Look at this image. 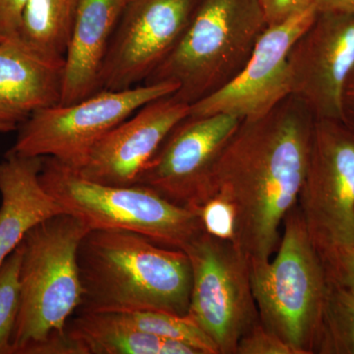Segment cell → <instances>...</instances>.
Listing matches in <instances>:
<instances>
[{"mask_svg":"<svg viewBox=\"0 0 354 354\" xmlns=\"http://www.w3.org/2000/svg\"><path fill=\"white\" fill-rule=\"evenodd\" d=\"M235 354H295L281 337L268 329L261 321L242 335Z\"/></svg>","mask_w":354,"mask_h":354,"instance_id":"24","label":"cell"},{"mask_svg":"<svg viewBox=\"0 0 354 354\" xmlns=\"http://www.w3.org/2000/svg\"><path fill=\"white\" fill-rule=\"evenodd\" d=\"M127 0H82L64 57L60 104L100 92L102 65Z\"/></svg>","mask_w":354,"mask_h":354,"instance_id":"15","label":"cell"},{"mask_svg":"<svg viewBox=\"0 0 354 354\" xmlns=\"http://www.w3.org/2000/svg\"><path fill=\"white\" fill-rule=\"evenodd\" d=\"M342 123L354 136V68L344 87L342 99Z\"/></svg>","mask_w":354,"mask_h":354,"instance_id":"28","label":"cell"},{"mask_svg":"<svg viewBox=\"0 0 354 354\" xmlns=\"http://www.w3.org/2000/svg\"><path fill=\"white\" fill-rule=\"evenodd\" d=\"M79 313L160 311L186 316L192 270L181 249L122 230H90L78 248Z\"/></svg>","mask_w":354,"mask_h":354,"instance_id":"2","label":"cell"},{"mask_svg":"<svg viewBox=\"0 0 354 354\" xmlns=\"http://www.w3.org/2000/svg\"><path fill=\"white\" fill-rule=\"evenodd\" d=\"M2 41H4V39H2L1 37H0V43H1Z\"/></svg>","mask_w":354,"mask_h":354,"instance_id":"31","label":"cell"},{"mask_svg":"<svg viewBox=\"0 0 354 354\" xmlns=\"http://www.w3.org/2000/svg\"><path fill=\"white\" fill-rule=\"evenodd\" d=\"M354 68V14L317 12L288 55L290 95L315 120L342 122L344 87Z\"/></svg>","mask_w":354,"mask_h":354,"instance_id":"12","label":"cell"},{"mask_svg":"<svg viewBox=\"0 0 354 354\" xmlns=\"http://www.w3.org/2000/svg\"><path fill=\"white\" fill-rule=\"evenodd\" d=\"M177 88L172 83L142 84L127 90L100 91L73 104L41 109L21 123L10 151L24 157L53 158L80 169L93 147L116 125Z\"/></svg>","mask_w":354,"mask_h":354,"instance_id":"7","label":"cell"},{"mask_svg":"<svg viewBox=\"0 0 354 354\" xmlns=\"http://www.w3.org/2000/svg\"><path fill=\"white\" fill-rule=\"evenodd\" d=\"M315 118L288 95L260 118L242 120L215 171L216 195L234 207V243L250 262L271 259L304 183Z\"/></svg>","mask_w":354,"mask_h":354,"instance_id":"1","label":"cell"},{"mask_svg":"<svg viewBox=\"0 0 354 354\" xmlns=\"http://www.w3.org/2000/svg\"><path fill=\"white\" fill-rule=\"evenodd\" d=\"M316 8L268 26L250 59L234 80L215 94L191 104V116L228 113L242 120L260 118L290 95L288 55L311 24Z\"/></svg>","mask_w":354,"mask_h":354,"instance_id":"13","label":"cell"},{"mask_svg":"<svg viewBox=\"0 0 354 354\" xmlns=\"http://www.w3.org/2000/svg\"><path fill=\"white\" fill-rule=\"evenodd\" d=\"M41 157L7 152L0 162V266L41 221L64 213L39 180Z\"/></svg>","mask_w":354,"mask_h":354,"instance_id":"17","label":"cell"},{"mask_svg":"<svg viewBox=\"0 0 354 354\" xmlns=\"http://www.w3.org/2000/svg\"><path fill=\"white\" fill-rule=\"evenodd\" d=\"M297 204L320 255L354 247V136L342 121L315 120Z\"/></svg>","mask_w":354,"mask_h":354,"instance_id":"9","label":"cell"},{"mask_svg":"<svg viewBox=\"0 0 354 354\" xmlns=\"http://www.w3.org/2000/svg\"><path fill=\"white\" fill-rule=\"evenodd\" d=\"M198 213L207 234L234 242L235 214L234 207L227 200L215 195Z\"/></svg>","mask_w":354,"mask_h":354,"instance_id":"23","label":"cell"},{"mask_svg":"<svg viewBox=\"0 0 354 354\" xmlns=\"http://www.w3.org/2000/svg\"><path fill=\"white\" fill-rule=\"evenodd\" d=\"M28 0H0V37L18 39Z\"/></svg>","mask_w":354,"mask_h":354,"instance_id":"27","label":"cell"},{"mask_svg":"<svg viewBox=\"0 0 354 354\" xmlns=\"http://www.w3.org/2000/svg\"><path fill=\"white\" fill-rule=\"evenodd\" d=\"M118 314L146 334L184 342L196 348L200 354H220L215 342L187 315L179 316L160 311Z\"/></svg>","mask_w":354,"mask_h":354,"instance_id":"21","label":"cell"},{"mask_svg":"<svg viewBox=\"0 0 354 354\" xmlns=\"http://www.w3.org/2000/svg\"><path fill=\"white\" fill-rule=\"evenodd\" d=\"M82 0H28L18 41L50 62L64 64L72 27Z\"/></svg>","mask_w":354,"mask_h":354,"instance_id":"19","label":"cell"},{"mask_svg":"<svg viewBox=\"0 0 354 354\" xmlns=\"http://www.w3.org/2000/svg\"><path fill=\"white\" fill-rule=\"evenodd\" d=\"M64 64L32 53L18 39L0 43V120L15 125L60 104Z\"/></svg>","mask_w":354,"mask_h":354,"instance_id":"16","label":"cell"},{"mask_svg":"<svg viewBox=\"0 0 354 354\" xmlns=\"http://www.w3.org/2000/svg\"><path fill=\"white\" fill-rule=\"evenodd\" d=\"M268 27L258 0H199L176 48L144 84H176L186 104L232 82Z\"/></svg>","mask_w":354,"mask_h":354,"instance_id":"4","label":"cell"},{"mask_svg":"<svg viewBox=\"0 0 354 354\" xmlns=\"http://www.w3.org/2000/svg\"><path fill=\"white\" fill-rule=\"evenodd\" d=\"M20 244L0 266V354H13L12 339L20 309Z\"/></svg>","mask_w":354,"mask_h":354,"instance_id":"22","label":"cell"},{"mask_svg":"<svg viewBox=\"0 0 354 354\" xmlns=\"http://www.w3.org/2000/svg\"><path fill=\"white\" fill-rule=\"evenodd\" d=\"M268 26L279 24L293 16L315 8V0H258Z\"/></svg>","mask_w":354,"mask_h":354,"instance_id":"26","label":"cell"},{"mask_svg":"<svg viewBox=\"0 0 354 354\" xmlns=\"http://www.w3.org/2000/svg\"><path fill=\"white\" fill-rule=\"evenodd\" d=\"M90 227L67 213L41 221L20 246V309L13 354H68L66 326L82 301L78 248Z\"/></svg>","mask_w":354,"mask_h":354,"instance_id":"3","label":"cell"},{"mask_svg":"<svg viewBox=\"0 0 354 354\" xmlns=\"http://www.w3.org/2000/svg\"><path fill=\"white\" fill-rule=\"evenodd\" d=\"M241 122L234 114L188 115L167 135L134 184L198 213L216 195V165Z\"/></svg>","mask_w":354,"mask_h":354,"instance_id":"10","label":"cell"},{"mask_svg":"<svg viewBox=\"0 0 354 354\" xmlns=\"http://www.w3.org/2000/svg\"><path fill=\"white\" fill-rule=\"evenodd\" d=\"M330 281L354 292V247H341L321 255Z\"/></svg>","mask_w":354,"mask_h":354,"instance_id":"25","label":"cell"},{"mask_svg":"<svg viewBox=\"0 0 354 354\" xmlns=\"http://www.w3.org/2000/svg\"><path fill=\"white\" fill-rule=\"evenodd\" d=\"M189 113L190 104L174 94L148 102L102 137L76 171L95 183L133 185L167 135Z\"/></svg>","mask_w":354,"mask_h":354,"instance_id":"14","label":"cell"},{"mask_svg":"<svg viewBox=\"0 0 354 354\" xmlns=\"http://www.w3.org/2000/svg\"><path fill=\"white\" fill-rule=\"evenodd\" d=\"M315 354H354V292L330 279Z\"/></svg>","mask_w":354,"mask_h":354,"instance_id":"20","label":"cell"},{"mask_svg":"<svg viewBox=\"0 0 354 354\" xmlns=\"http://www.w3.org/2000/svg\"><path fill=\"white\" fill-rule=\"evenodd\" d=\"M17 127L15 125L9 124V123L3 122L0 120V132H9L15 130Z\"/></svg>","mask_w":354,"mask_h":354,"instance_id":"30","label":"cell"},{"mask_svg":"<svg viewBox=\"0 0 354 354\" xmlns=\"http://www.w3.org/2000/svg\"><path fill=\"white\" fill-rule=\"evenodd\" d=\"M71 354H200L184 342L146 334L118 313H79L66 326Z\"/></svg>","mask_w":354,"mask_h":354,"instance_id":"18","label":"cell"},{"mask_svg":"<svg viewBox=\"0 0 354 354\" xmlns=\"http://www.w3.org/2000/svg\"><path fill=\"white\" fill-rule=\"evenodd\" d=\"M317 12H344L354 14V0H315Z\"/></svg>","mask_w":354,"mask_h":354,"instance_id":"29","label":"cell"},{"mask_svg":"<svg viewBox=\"0 0 354 354\" xmlns=\"http://www.w3.org/2000/svg\"><path fill=\"white\" fill-rule=\"evenodd\" d=\"M250 269L263 325L293 353L315 354L330 279L297 204L283 221L276 253L266 262H250Z\"/></svg>","mask_w":354,"mask_h":354,"instance_id":"5","label":"cell"},{"mask_svg":"<svg viewBox=\"0 0 354 354\" xmlns=\"http://www.w3.org/2000/svg\"><path fill=\"white\" fill-rule=\"evenodd\" d=\"M39 180L64 213L90 230H128L181 250L205 232L197 212L172 204L145 186L95 183L50 157L43 158Z\"/></svg>","mask_w":354,"mask_h":354,"instance_id":"6","label":"cell"},{"mask_svg":"<svg viewBox=\"0 0 354 354\" xmlns=\"http://www.w3.org/2000/svg\"><path fill=\"white\" fill-rule=\"evenodd\" d=\"M199 0H127L102 65L100 91L146 82L176 48Z\"/></svg>","mask_w":354,"mask_h":354,"instance_id":"11","label":"cell"},{"mask_svg":"<svg viewBox=\"0 0 354 354\" xmlns=\"http://www.w3.org/2000/svg\"><path fill=\"white\" fill-rule=\"evenodd\" d=\"M192 270L187 316L220 354H235L247 330L260 320L251 285L250 260L234 241L203 232L183 249Z\"/></svg>","mask_w":354,"mask_h":354,"instance_id":"8","label":"cell"}]
</instances>
